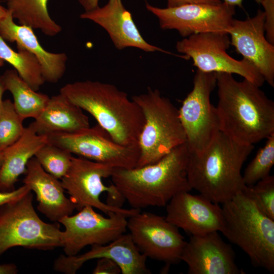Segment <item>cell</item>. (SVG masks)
<instances>
[{
    "label": "cell",
    "mask_w": 274,
    "mask_h": 274,
    "mask_svg": "<svg viewBox=\"0 0 274 274\" xmlns=\"http://www.w3.org/2000/svg\"><path fill=\"white\" fill-rule=\"evenodd\" d=\"M264 13L258 10L252 17L233 19L228 31L230 45L248 60L271 87L274 86V45L265 36Z\"/></svg>",
    "instance_id": "9a60e30c"
},
{
    "label": "cell",
    "mask_w": 274,
    "mask_h": 274,
    "mask_svg": "<svg viewBox=\"0 0 274 274\" xmlns=\"http://www.w3.org/2000/svg\"><path fill=\"white\" fill-rule=\"evenodd\" d=\"M274 164V133L266 139L264 146L260 149L249 163L243 175L244 183L251 185L269 175Z\"/></svg>",
    "instance_id": "83f0119b"
},
{
    "label": "cell",
    "mask_w": 274,
    "mask_h": 274,
    "mask_svg": "<svg viewBox=\"0 0 274 274\" xmlns=\"http://www.w3.org/2000/svg\"><path fill=\"white\" fill-rule=\"evenodd\" d=\"M140 107L144 124L139 136L140 157L135 167L156 163L186 142L178 109L157 89L131 98Z\"/></svg>",
    "instance_id": "8992f818"
},
{
    "label": "cell",
    "mask_w": 274,
    "mask_h": 274,
    "mask_svg": "<svg viewBox=\"0 0 274 274\" xmlns=\"http://www.w3.org/2000/svg\"><path fill=\"white\" fill-rule=\"evenodd\" d=\"M3 161V151L0 149V167Z\"/></svg>",
    "instance_id": "ab89813d"
},
{
    "label": "cell",
    "mask_w": 274,
    "mask_h": 274,
    "mask_svg": "<svg viewBox=\"0 0 274 274\" xmlns=\"http://www.w3.org/2000/svg\"><path fill=\"white\" fill-rule=\"evenodd\" d=\"M242 191L264 215L274 220V177L268 175Z\"/></svg>",
    "instance_id": "f546056e"
},
{
    "label": "cell",
    "mask_w": 274,
    "mask_h": 274,
    "mask_svg": "<svg viewBox=\"0 0 274 274\" xmlns=\"http://www.w3.org/2000/svg\"><path fill=\"white\" fill-rule=\"evenodd\" d=\"M85 11L92 10L99 6V0H77Z\"/></svg>",
    "instance_id": "d590c367"
},
{
    "label": "cell",
    "mask_w": 274,
    "mask_h": 274,
    "mask_svg": "<svg viewBox=\"0 0 274 274\" xmlns=\"http://www.w3.org/2000/svg\"><path fill=\"white\" fill-rule=\"evenodd\" d=\"M8 10L0 5V21L4 18L7 14Z\"/></svg>",
    "instance_id": "74e56055"
},
{
    "label": "cell",
    "mask_w": 274,
    "mask_h": 274,
    "mask_svg": "<svg viewBox=\"0 0 274 274\" xmlns=\"http://www.w3.org/2000/svg\"><path fill=\"white\" fill-rule=\"evenodd\" d=\"M23 184L33 191L37 209L52 222L72 215L76 204L64 194L61 181L46 172L33 157L27 162Z\"/></svg>",
    "instance_id": "ffe728a7"
},
{
    "label": "cell",
    "mask_w": 274,
    "mask_h": 274,
    "mask_svg": "<svg viewBox=\"0 0 274 274\" xmlns=\"http://www.w3.org/2000/svg\"><path fill=\"white\" fill-rule=\"evenodd\" d=\"M127 229L140 252L166 264L181 261L186 241L179 228L165 217L141 211L127 218Z\"/></svg>",
    "instance_id": "5bb4252c"
},
{
    "label": "cell",
    "mask_w": 274,
    "mask_h": 274,
    "mask_svg": "<svg viewBox=\"0 0 274 274\" xmlns=\"http://www.w3.org/2000/svg\"><path fill=\"white\" fill-rule=\"evenodd\" d=\"M60 93L92 115L116 143L139 145L144 115L125 92L112 84L86 80L65 84Z\"/></svg>",
    "instance_id": "3957f363"
},
{
    "label": "cell",
    "mask_w": 274,
    "mask_h": 274,
    "mask_svg": "<svg viewBox=\"0 0 274 274\" xmlns=\"http://www.w3.org/2000/svg\"><path fill=\"white\" fill-rule=\"evenodd\" d=\"M24 120L16 111L12 101L3 100L0 111V149L2 151L21 136L25 128Z\"/></svg>",
    "instance_id": "f1b7e54d"
},
{
    "label": "cell",
    "mask_w": 274,
    "mask_h": 274,
    "mask_svg": "<svg viewBox=\"0 0 274 274\" xmlns=\"http://www.w3.org/2000/svg\"><path fill=\"white\" fill-rule=\"evenodd\" d=\"M165 207L166 219L191 235L220 232L222 228L221 207L200 194L180 192Z\"/></svg>",
    "instance_id": "e0dca14e"
},
{
    "label": "cell",
    "mask_w": 274,
    "mask_h": 274,
    "mask_svg": "<svg viewBox=\"0 0 274 274\" xmlns=\"http://www.w3.org/2000/svg\"><path fill=\"white\" fill-rule=\"evenodd\" d=\"M96 265L92 271L93 274L121 273L119 266L113 260L107 258L97 259Z\"/></svg>",
    "instance_id": "1f68e13d"
},
{
    "label": "cell",
    "mask_w": 274,
    "mask_h": 274,
    "mask_svg": "<svg viewBox=\"0 0 274 274\" xmlns=\"http://www.w3.org/2000/svg\"><path fill=\"white\" fill-rule=\"evenodd\" d=\"M221 2V0H167V7H176L192 3L217 4Z\"/></svg>",
    "instance_id": "836d02e7"
},
{
    "label": "cell",
    "mask_w": 274,
    "mask_h": 274,
    "mask_svg": "<svg viewBox=\"0 0 274 274\" xmlns=\"http://www.w3.org/2000/svg\"><path fill=\"white\" fill-rule=\"evenodd\" d=\"M5 91H6L5 88L4 87L3 85L0 83V111L1 110L2 105H3V100L2 98H3V93L5 92Z\"/></svg>",
    "instance_id": "f35d334b"
},
{
    "label": "cell",
    "mask_w": 274,
    "mask_h": 274,
    "mask_svg": "<svg viewBox=\"0 0 274 274\" xmlns=\"http://www.w3.org/2000/svg\"><path fill=\"white\" fill-rule=\"evenodd\" d=\"M127 217L112 213L105 217L86 206L74 215L58 221L64 227L62 231V247L66 255H77L87 246L105 245L125 233Z\"/></svg>",
    "instance_id": "4fadbf2b"
},
{
    "label": "cell",
    "mask_w": 274,
    "mask_h": 274,
    "mask_svg": "<svg viewBox=\"0 0 274 274\" xmlns=\"http://www.w3.org/2000/svg\"><path fill=\"white\" fill-rule=\"evenodd\" d=\"M18 272L17 267L14 263L0 264V274H16Z\"/></svg>",
    "instance_id": "e575fe53"
},
{
    "label": "cell",
    "mask_w": 274,
    "mask_h": 274,
    "mask_svg": "<svg viewBox=\"0 0 274 274\" xmlns=\"http://www.w3.org/2000/svg\"><path fill=\"white\" fill-rule=\"evenodd\" d=\"M34 157L46 172L61 179L67 173L73 156L68 151L48 143Z\"/></svg>",
    "instance_id": "4316f807"
},
{
    "label": "cell",
    "mask_w": 274,
    "mask_h": 274,
    "mask_svg": "<svg viewBox=\"0 0 274 274\" xmlns=\"http://www.w3.org/2000/svg\"><path fill=\"white\" fill-rule=\"evenodd\" d=\"M107 258L120 267L122 274H149L147 257L142 254L129 233L123 234L105 245H93L88 251L74 256L60 255L54 261L53 269L65 274H75L87 261Z\"/></svg>",
    "instance_id": "ac0fdd59"
},
{
    "label": "cell",
    "mask_w": 274,
    "mask_h": 274,
    "mask_svg": "<svg viewBox=\"0 0 274 274\" xmlns=\"http://www.w3.org/2000/svg\"><path fill=\"white\" fill-rule=\"evenodd\" d=\"M30 190L27 186L23 184L19 188L11 191H0V207L8 202L19 198Z\"/></svg>",
    "instance_id": "d6a6232c"
},
{
    "label": "cell",
    "mask_w": 274,
    "mask_h": 274,
    "mask_svg": "<svg viewBox=\"0 0 274 274\" xmlns=\"http://www.w3.org/2000/svg\"><path fill=\"white\" fill-rule=\"evenodd\" d=\"M230 45L227 33L206 32L184 38L177 43L176 49L185 59L191 58L201 72L237 74L261 87L265 82L263 78L248 60L230 56L226 51Z\"/></svg>",
    "instance_id": "30bf717a"
},
{
    "label": "cell",
    "mask_w": 274,
    "mask_h": 274,
    "mask_svg": "<svg viewBox=\"0 0 274 274\" xmlns=\"http://www.w3.org/2000/svg\"><path fill=\"white\" fill-rule=\"evenodd\" d=\"M17 48L18 51L13 50L0 36V58L12 65L32 89L38 91L45 82L40 64L29 51Z\"/></svg>",
    "instance_id": "484cf974"
},
{
    "label": "cell",
    "mask_w": 274,
    "mask_h": 274,
    "mask_svg": "<svg viewBox=\"0 0 274 274\" xmlns=\"http://www.w3.org/2000/svg\"><path fill=\"white\" fill-rule=\"evenodd\" d=\"M35 119L30 124L39 134L72 132L90 127L83 110L60 93L50 98Z\"/></svg>",
    "instance_id": "603a6c76"
},
{
    "label": "cell",
    "mask_w": 274,
    "mask_h": 274,
    "mask_svg": "<svg viewBox=\"0 0 274 274\" xmlns=\"http://www.w3.org/2000/svg\"><path fill=\"white\" fill-rule=\"evenodd\" d=\"M48 143L72 154L113 168H132L139 157V145L124 146L114 142L99 124L76 131L47 135Z\"/></svg>",
    "instance_id": "8fae6325"
},
{
    "label": "cell",
    "mask_w": 274,
    "mask_h": 274,
    "mask_svg": "<svg viewBox=\"0 0 274 274\" xmlns=\"http://www.w3.org/2000/svg\"><path fill=\"white\" fill-rule=\"evenodd\" d=\"M219 130L234 141L253 145L274 133V103L259 86L232 74L216 73Z\"/></svg>",
    "instance_id": "6da1fadb"
},
{
    "label": "cell",
    "mask_w": 274,
    "mask_h": 274,
    "mask_svg": "<svg viewBox=\"0 0 274 274\" xmlns=\"http://www.w3.org/2000/svg\"><path fill=\"white\" fill-rule=\"evenodd\" d=\"M114 168L102 163L73 156L70 166L60 179L62 186L76 204V210L90 206L108 216L122 214L128 218L141 210L123 208L124 199L113 183L104 184L102 179L110 177Z\"/></svg>",
    "instance_id": "ba28073f"
},
{
    "label": "cell",
    "mask_w": 274,
    "mask_h": 274,
    "mask_svg": "<svg viewBox=\"0 0 274 274\" xmlns=\"http://www.w3.org/2000/svg\"><path fill=\"white\" fill-rule=\"evenodd\" d=\"M253 149L218 131L204 151L189 152L187 175L192 190L218 204L230 199L246 186L242 168Z\"/></svg>",
    "instance_id": "277c9868"
},
{
    "label": "cell",
    "mask_w": 274,
    "mask_h": 274,
    "mask_svg": "<svg viewBox=\"0 0 274 274\" xmlns=\"http://www.w3.org/2000/svg\"><path fill=\"white\" fill-rule=\"evenodd\" d=\"M216 73L198 70L193 79V86L179 109V118L184 130L190 153L204 151L219 130L216 107L210 100L216 87Z\"/></svg>",
    "instance_id": "9c48e42d"
},
{
    "label": "cell",
    "mask_w": 274,
    "mask_h": 274,
    "mask_svg": "<svg viewBox=\"0 0 274 274\" xmlns=\"http://www.w3.org/2000/svg\"><path fill=\"white\" fill-rule=\"evenodd\" d=\"M0 83L13 97V104L18 114L24 119H35L47 105L50 97L32 89L15 70H8L0 76Z\"/></svg>",
    "instance_id": "cb8c5ba5"
},
{
    "label": "cell",
    "mask_w": 274,
    "mask_h": 274,
    "mask_svg": "<svg viewBox=\"0 0 274 274\" xmlns=\"http://www.w3.org/2000/svg\"><path fill=\"white\" fill-rule=\"evenodd\" d=\"M30 190L0 207V256L9 249L22 247L41 250L62 247L59 223H48L38 216Z\"/></svg>",
    "instance_id": "52a82bcc"
},
{
    "label": "cell",
    "mask_w": 274,
    "mask_h": 274,
    "mask_svg": "<svg viewBox=\"0 0 274 274\" xmlns=\"http://www.w3.org/2000/svg\"><path fill=\"white\" fill-rule=\"evenodd\" d=\"M49 0H6L7 9L20 25L40 29L45 35L53 37L62 30L50 17Z\"/></svg>",
    "instance_id": "d4e9b609"
},
{
    "label": "cell",
    "mask_w": 274,
    "mask_h": 274,
    "mask_svg": "<svg viewBox=\"0 0 274 274\" xmlns=\"http://www.w3.org/2000/svg\"><path fill=\"white\" fill-rule=\"evenodd\" d=\"M145 6L158 18L161 29L176 30L184 38L206 32L227 33L235 13V7L223 2L217 4L192 3L165 8L146 2Z\"/></svg>",
    "instance_id": "7c38bea8"
},
{
    "label": "cell",
    "mask_w": 274,
    "mask_h": 274,
    "mask_svg": "<svg viewBox=\"0 0 274 274\" xmlns=\"http://www.w3.org/2000/svg\"><path fill=\"white\" fill-rule=\"evenodd\" d=\"M222 234L249 257L255 267L274 272V220L242 191L221 204Z\"/></svg>",
    "instance_id": "5b68a950"
},
{
    "label": "cell",
    "mask_w": 274,
    "mask_h": 274,
    "mask_svg": "<svg viewBox=\"0 0 274 274\" xmlns=\"http://www.w3.org/2000/svg\"><path fill=\"white\" fill-rule=\"evenodd\" d=\"M48 136L37 133L30 124L25 127L20 138L3 150L0 167V191H11L20 175L25 174L28 161L43 146Z\"/></svg>",
    "instance_id": "7402d4cb"
},
{
    "label": "cell",
    "mask_w": 274,
    "mask_h": 274,
    "mask_svg": "<svg viewBox=\"0 0 274 274\" xmlns=\"http://www.w3.org/2000/svg\"><path fill=\"white\" fill-rule=\"evenodd\" d=\"M13 19L8 11L6 17L0 21L1 37L5 41L15 42L17 48L26 49L35 56L41 66L45 82L52 83L58 82L66 70L67 55L64 53H52L46 50L41 45L32 28L18 25Z\"/></svg>",
    "instance_id": "44dd1931"
},
{
    "label": "cell",
    "mask_w": 274,
    "mask_h": 274,
    "mask_svg": "<svg viewBox=\"0 0 274 274\" xmlns=\"http://www.w3.org/2000/svg\"><path fill=\"white\" fill-rule=\"evenodd\" d=\"M186 143L173 149L153 164L132 168H114L112 183L131 208L164 207L176 194L190 192Z\"/></svg>",
    "instance_id": "7a4b0ae2"
},
{
    "label": "cell",
    "mask_w": 274,
    "mask_h": 274,
    "mask_svg": "<svg viewBox=\"0 0 274 274\" xmlns=\"http://www.w3.org/2000/svg\"><path fill=\"white\" fill-rule=\"evenodd\" d=\"M80 17L90 20L105 29L114 46L119 50L134 47L147 52L157 51L173 54L144 39L122 0H109L102 7L84 11Z\"/></svg>",
    "instance_id": "d6986e66"
},
{
    "label": "cell",
    "mask_w": 274,
    "mask_h": 274,
    "mask_svg": "<svg viewBox=\"0 0 274 274\" xmlns=\"http://www.w3.org/2000/svg\"><path fill=\"white\" fill-rule=\"evenodd\" d=\"M4 62L5 61L0 58V67L4 65Z\"/></svg>",
    "instance_id": "60d3db41"
},
{
    "label": "cell",
    "mask_w": 274,
    "mask_h": 274,
    "mask_svg": "<svg viewBox=\"0 0 274 274\" xmlns=\"http://www.w3.org/2000/svg\"><path fill=\"white\" fill-rule=\"evenodd\" d=\"M224 2L229 5L236 7L238 6L243 8V2L244 0H222ZM258 4H261L262 0H254Z\"/></svg>",
    "instance_id": "8d00e7d4"
},
{
    "label": "cell",
    "mask_w": 274,
    "mask_h": 274,
    "mask_svg": "<svg viewBox=\"0 0 274 274\" xmlns=\"http://www.w3.org/2000/svg\"><path fill=\"white\" fill-rule=\"evenodd\" d=\"M218 232L191 235L186 242L181 260L188 265V273H244L235 263L232 247L222 239Z\"/></svg>",
    "instance_id": "2e32d148"
},
{
    "label": "cell",
    "mask_w": 274,
    "mask_h": 274,
    "mask_svg": "<svg viewBox=\"0 0 274 274\" xmlns=\"http://www.w3.org/2000/svg\"><path fill=\"white\" fill-rule=\"evenodd\" d=\"M260 4L264 8L266 38L274 45V0H262Z\"/></svg>",
    "instance_id": "4dcf8cb0"
}]
</instances>
